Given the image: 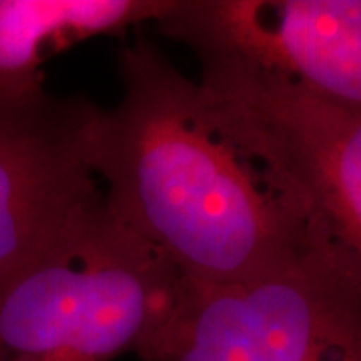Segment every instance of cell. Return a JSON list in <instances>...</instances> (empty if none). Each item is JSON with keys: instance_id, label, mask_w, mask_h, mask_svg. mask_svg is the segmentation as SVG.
Wrapping results in <instances>:
<instances>
[{"instance_id": "1", "label": "cell", "mask_w": 361, "mask_h": 361, "mask_svg": "<svg viewBox=\"0 0 361 361\" xmlns=\"http://www.w3.org/2000/svg\"><path fill=\"white\" fill-rule=\"evenodd\" d=\"M123 94L99 106L89 163L116 217L187 285L257 277L310 251L303 221L213 118L199 82L151 40L121 52Z\"/></svg>"}, {"instance_id": "2", "label": "cell", "mask_w": 361, "mask_h": 361, "mask_svg": "<svg viewBox=\"0 0 361 361\" xmlns=\"http://www.w3.org/2000/svg\"><path fill=\"white\" fill-rule=\"evenodd\" d=\"M185 287L103 195L0 291V361L141 355L173 319Z\"/></svg>"}, {"instance_id": "3", "label": "cell", "mask_w": 361, "mask_h": 361, "mask_svg": "<svg viewBox=\"0 0 361 361\" xmlns=\"http://www.w3.org/2000/svg\"><path fill=\"white\" fill-rule=\"evenodd\" d=\"M197 59L213 118L293 205L310 251L361 287V111L233 59Z\"/></svg>"}, {"instance_id": "4", "label": "cell", "mask_w": 361, "mask_h": 361, "mask_svg": "<svg viewBox=\"0 0 361 361\" xmlns=\"http://www.w3.org/2000/svg\"><path fill=\"white\" fill-rule=\"evenodd\" d=\"M141 361H361V287L313 251L237 283L187 285Z\"/></svg>"}, {"instance_id": "5", "label": "cell", "mask_w": 361, "mask_h": 361, "mask_svg": "<svg viewBox=\"0 0 361 361\" xmlns=\"http://www.w3.org/2000/svg\"><path fill=\"white\" fill-rule=\"evenodd\" d=\"M97 109L47 87L0 92V291L103 199L89 163Z\"/></svg>"}, {"instance_id": "6", "label": "cell", "mask_w": 361, "mask_h": 361, "mask_svg": "<svg viewBox=\"0 0 361 361\" xmlns=\"http://www.w3.org/2000/svg\"><path fill=\"white\" fill-rule=\"evenodd\" d=\"M157 28L361 111V0H175Z\"/></svg>"}, {"instance_id": "7", "label": "cell", "mask_w": 361, "mask_h": 361, "mask_svg": "<svg viewBox=\"0 0 361 361\" xmlns=\"http://www.w3.org/2000/svg\"><path fill=\"white\" fill-rule=\"evenodd\" d=\"M175 0H0V92L44 87L52 56L97 37L157 25Z\"/></svg>"}]
</instances>
